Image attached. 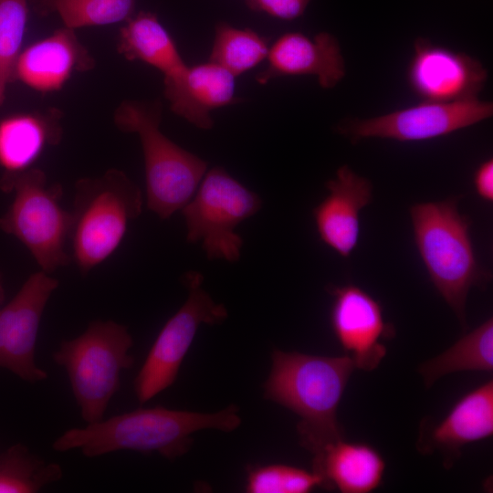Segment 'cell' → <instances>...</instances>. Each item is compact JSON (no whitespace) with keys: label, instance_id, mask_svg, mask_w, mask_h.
<instances>
[{"label":"cell","instance_id":"obj_8","mask_svg":"<svg viewBox=\"0 0 493 493\" xmlns=\"http://www.w3.org/2000/svg\"><path fill=\"white\" fill-rule=\"evenodd\" d=\"M259 196L232 177L225 169L214 167L205 173L194 194L181 209L186 238L201 243L209 259L238 260L243 245L235 231L239 223L261 207Z\"/></svg>","mask_w":493,"mask_h":493},{"label":"cell","instance_id":"obj_16","mask_svg":"<svg viewBox=\"0 0 493 493\" xmlns=\"http://www.w3.org/2000/svg\"><path fill=\"white\" fill-rule=\"evenodd\" d=\"M163 87L171 110L202 130L213 127V110L240 101L236 76L210 60L163 78Z\"/></svg>","mask_w":493,"mask_h":493},{"label":"cell","instance_id":"obj_12","mask_svg":"<svg viewBox=\"0 0 493 493\" xmlns=\"http://www.w3.org/2000/svg\"><path fill=\"white\" fill-rule=\"evenodd\" d=\"M329 291L333 298L330 326L338 342L356 369L374 370L387 352L382 341L393 336L381 303L352 284L332 287Z\"/></svg>","mask_w":493,"mask_h":493},{"label":"cell","instance_id":"obj_14","mask_svg":"<svg viewBox=\"0 0 493 493\" xmlns=\"http://www.w3.org/2000/svg\"><path fill=\"white\" fill-rule=\"evenodd\" d=\"M267 66L256 75L265 85L287 76H314L323 89L335 87L345 76V63L336 37L320 32L309 37L300 32L279 36L270 46Z\"/></svg>","mask_w":493,"mask_h":493},{"label":"cell","instance_id":"obj_28","mask_svg":"<svg viewBox=\"0 0 493 493\" xmlns=\"http://www.w3.org/2000/svg\"><path fill=\"white\" fill-rule=\"evenodd\" d=\"M311 0H245L246 7L274 18L292 21L301 16Z\"/></svg>","mask_w":493,"mask_h":493},{"label":"cell","instance_id":"obj_27","mask_svg":"<svg viewBox=\"0 0 493 493\" xmlns=\"http://www.w3.org/2000/svg\"><path fill=\"white\" fill-rule=\"evenodd\" d=\"M325 487L316 472L287 465H268L253 469L246 479L249 493H308Z\"/></svg>","mask_w":493,"mask_h":493},{"label":"cell","instance_id":"obj_21","mask_svg":"<svg viewBox=\"0 0 493 493\" xmlns=\"http://www.w3.org/2000/svg\"><path fill=\"white\" fill-rule=\"evenodd\" d=\"M117 50L127 60L153 67L163 78L176 74L187 65L168 30L154 13L148 11L134 14L124 22Z\"/></svg>","mask_w":493,"mask_h":493},{"label":"cell","instance_id":"obj_2","mask_svg":"<svg viewBox=\"0 0 493 493\" xmlns=\"http://www.w3.org/2000/svg\"><path fill=\"white\" fill-rule=\"evenodd\" d=\"M237 412L235 405L211 414L161 406L140 408L89 424L85 428L68 430L52 447L58 452L79 448L89 457L123 449L142 453L156 451L173 460L188 451L192 443L190 435L194 432L235 430L241 423Z\"/></svg>","mask_w":493,"mask_h":493},{"label":"cell","instance_id":"obj_29","mask_svg":"<svg viewBox=\"0 0 493 493\" xmlns=\"http://www.w3.org/2000/svg\"><path fill=\"white\" fill-rule=\"evenodd\" d=\"M474 186L477 195L486 202L493 201V160L481 163L474 173Z\"/></svg>","mask_w":493,"mask_h":493},{"label":"cell","instance_id":"obj_17","mask_svg":"<svg viewBox=\"0 0 493 493\" xmlns=\"http://www.w3.org/2000/svg\"><path fill=\"white\" fill-rule=\"evenodd\" d=\"M327 196L314 208L320 240L342 257H348L360 236V214L371 201L372 183L342 165L326 183Z\"/></svg>","mask_w":493,"mask_h":493},{"label":"cell","instance_id":"obj_30","mask_svg":"<svg viewBox=\"0 0 493 493\" xmlns=\"http://www.w3.org/2000/svg\"><path fill=\"white\" fill-rule=\"evenodd\" d=\"M5 300V288L3 286L2 277L0 274V308Z\"/></svg>","mask_w":493,"mask_h":493},{"label":"cell","instance_id":"obj_23","mask_svg":"<svg viewBox=\"0 0 493 493\" xmlns=\"http://www.w3.org/2000/svg\"><path fill=\"white\" fill-rule=\"evenodd\" d=\"M268 50L267 38L255 30L219 22L215 27L209 60L236 77L267 59Z\"/></svg>","mask_w":493,"mask_h":493},{"label":"cell","instance_id":"obj_6","mask_svg":"<svg viewBox=\"0 0 493 493\" xmlns=\"http://www.w3.org/2000/svg\"><path fill=\"white\" fill-rule=\"evenodd\" d=\"M0 189L15 193L0 217V229L22 242L41 270L49 274L67 266L71 259L66 250L71 213L59 203L62 187L47 184L44 171L32 167L16 173H3Z\"/></svg>","mask_w":493,"mask_h":493},{"label":"cell","instance_id":"obj_20","mask_svg":"<svg viewBox=\"0 0 493 493\" xmlns=\"http://www.w3.org/2000/svg\"><path fill=\"white\" fill-rule=\"evenodd\" d=\"M385 461L372 446L339 439L313 459V471L324 479L326 488L342 493H369L382 485Z\"/></svg>","mask_w":493,"mask_h":493},{"label":"cell","instance_id":"obj_5","mask_svg":"<svg viewBox=\"0 0 493 493\" xmlns=\"http://www.w3.org/2000/svg\"><path fill=\"white\" fill-rule=\"evenodd\" d=\"M142 207L140 188L121 170L78 180L68 240L82 274L112 256Z\"/></svg>","mask_w":493,"mask_h":493},{"label":"cell","instance_id":"obj_15","mask_svg":"<svg viewBox=\"0 0 493 493\" xmlns=\"http://www.w3.org/2000/svg\"><path fill=\"white\" fill-rule=\"evenodd\" d=\"M95 59L75 30L63 26L27 46L14 68V82L40 93L60 90L74 73L91 70Z\"/></svg>","mask_w":493,"mask_h":493},{"label":"cell","instance_id":"obj_7","mask_svg":"<svg viewBox=\"0 0 493 493\" xmlns=\"http://www.w3.org/2000/svg\"><path fill=\"white\" fill-rule=\"evenodd\" d=\"M133 341L124 325L112 320H95L79 337L65 341L53 354L63 366L81 410L92 424L101 421L110 400L120 389L122 370L130 368Z\"/></svg>","mask_w":493,"mask_h":493},{"label":"cell","instance_id":"obj_9","mask_svg":"<svg viewBox=\"0 0 493 493\" xmlns=\"http://www.w3.org/2000/svg\"><path fill=\"white\" fill-rule=\"evenodd\" d=\"M202 281L203 276L195 271L184 276L188 298L161 330L134 379V391L141 404L174 383L199 326L220 323L227 317L226 308L211 299L202 288Z\"/></svg>","mask_w":493,"mask_h":493},{"label":"cell","instance_id":"obj_13","mask_svg":"<svg viewBox=\"0 0 493 493\" xmlns=\"http://www.w3.org/2000/svg\"><path fill=\"white\" fill-rule=\"evenodd\" d=\"M488 79L477 59L417 38L407 79L423 101L453 102L477 98Z\"/></svg>","mask_w":493,"mask_h":493},{"label":"cell","instance_id":"obj_24","mask_svg":"<svg viewBox=\"0 0 493 493\" xmlns=\"http://www.w3.org/2000/svg\"><path fill=\"white\" fill-rule=\"evenodd\" d=\"M41 16L57 14L71 29L125 22L137 0H29Z\"/></svg>","mask_w":493,"mask_h":493},{"label":"cell","instance_id":"obj_22","mask_svg":"<svg viewBox=\"0 0 493 493\" xmlns=\"http://www.w3.org/2000/svg\"><path fill=\"white\" fill-rule=\"evenodd\" d=\"M493 370V320L488 319L450 348L418 368L426 387L449 373Z\"/></svg>","mask_w":493,"mask_h":493},{"label":"cell","instance_id":"obj_3","mask_svg":"<svg viewBox=\"0 0 493 493\" xmlns=\"http://www.w3.org/2000/svg\"><path fill=\"white\" fill-rule=\"evenodd\" d=\"M410 216L415 246L429 278L464 326L470 288L488 280V273L476 257L468 218L460 214L454 199L415 204Z\"/></svg>","mask_w":493,"mask_h":493},{"label":"cell","instance_id":"obj_4","mask_svg":"<svg viewBox=\"0 0 493 493\" xmlns=\"http://www.w3.org/2000/svg\"><path fill=\"white\" fill-rule=\"evenodd\" d=\"M162 109L159 100H125L116 108L113 121L121 131L138 134L144 158L147 206L167 219L193 197L207 163L162 132Z\"/></svg>","mask_w":493,"mask_h":493},{"label":"cell","instance_id":"obj_18","mask_svg":"<svg viewBox=\"0 0 493 493\" xmlns=\"http://www.w3.org/2000/svg\"><path fill=\"white\" fill-rule=\"evenodd\" d=\"M493 435L492 379L464 394L439 423L421 431L420 451L443 453L445 459L458 456L461 448Z\"/></svg>","mask_w":493,"mask_h":493},{"label":"cell","instance_id":"obj_25","mask_svg":"<svg viewBox=\"0 0 493 493\" xmlns=\"http://www.w3.org/2000/svg\"><path fill=\"white\" fill-rule=\"evenodd\" d=\"M61 477L59 465L46 463L22 444L0 455V493H35Z\"/></svg>","mask_w":493,"mask_h":493},{"label":"cell","instance_id":"obj_19","mask_svg":"<svg viewBox=\"0 0 493 493\" xmlns=\"http://www.w3.org/2000/svg\"><path fill=\"white\" fill-rule=\"evenodd\" d=\"M61 112L57 109L16 113L0 121V166L4 173L32 168L43 151L62 137Z\"/></svg>","mask_w":493,"mask_h":493},{"label":"cell","instance_id":"obj_11","mask_svg":"<svg viewBox=\"0 0 493 493\" xmlns=\"http://www.w3.org/2000/svg\"><path fill=\"white\" fill-rule=\"evenodd\" d=\"M58 287V279L37 271L0 308V368L29 383L47 377L35 362V348L44 309Z\"/></svg>","mask_w":493,"mask_h":493},{"label":"cell","instance_id":"obj_10","mask_svg":"<svg viewBox=\"0 0 493 493\" xmlns=\"http://www.w3.org/2000/svg\"><path fill=\"white\" fill-rule=\"evenodd\" d=\"M492 113V103L477 98L453 102L422 101L377 117L345 121L338 130L352 142L368 138L419 142L467 128Z\"/></svg>","mask_w":493,"mask_h":493},{"label":"cell","instance_id":"obj_1","mask_svg":"<svg viewBox=\"0 0 493 493\" xmlns=\"http://www.w3.org/2000/svg\"><path fill=\"white\" fill-rule=\"evenodd\" d=\"M356 366L346 354L328 357L282 351L272 353L265 397L299 417L300 444L319 457L331 443L344 438L337 411Z\"/></svg>","mask_w":493,"mask_h":493},{"label":"cell","instance_id":"obj_26","mask_svg":"<svg viewBox=\"0 0 493 493\" xmlns=\"http://www.w3.org/2000/svg\"><path fill=\"white\" fill-rule=\"evenodd\" d=\"M27 0H0V105L9 84L14 83V68L22 51L28 19Z\"/></svg>","mask_w":493,"mask_h":493}]
</instances>
